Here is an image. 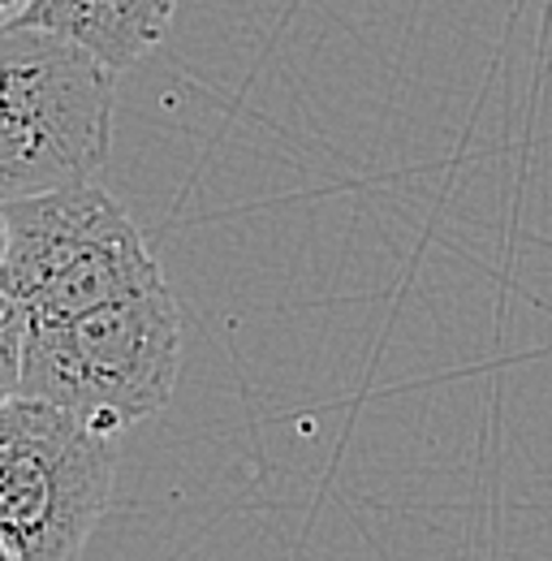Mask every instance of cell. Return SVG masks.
Listing matches in <instances>:
<instances>
[{
	"mask_svg": "<svg viewBox=\"0 0 552 561\" xmlns=\"http://www.w3.org/2000/svg\"><path fill=\"white\" fill-rule=\"evenodd\" d=\"M177 371L182 316L156 280L66 320H31L18 393L122 436L173 398Z\"/></svg>",
	"mask_w": 552,
	"mask_h": 561,
	"instance_id": "obj_1",
	"label": "cell"
},
{
	"mask_svg": "<svg viewBox=\"0 0 552 561\" xmlns=\"http://www.w3.org/2000/svg\"><path fill=\"white\" fill-rule=\"evenodd\" d=\"M117 70L39 26L0 31V204L82 186L113 147Z\"/></svg>",
	"mask_w": 552,
	"mask_h": 561,
	"instance_id": "obj_2",
	"label": "cell"
},
{
	"mask_svg": "<svg viewBox=\"0 0 552 561\" xmlns=\"http://www.w3.org/2000/svg\"><path fill=\"white\" fill-rule=\"evenodd\" d=\"M117 432L39 398L0 402V549L9 561H78L117 476Z\"/></svg>",
	"mask_w": 552,
	"mask_h": 561,
	"instance_id": "obj_3",
	"label": "cell"
},
{
	"mask_svg": "<svg viewBox=\"0 0 552 561\" xmlns=\"http://www.w3.org/2000/svg\"><path fill=\"white\" fill-rule=\"evenodd\" d=\"M0 208L9 220L0 289L22 302L26 324L66 320L164 280L138 225L95 182L9 199Z\"/></svg>",
	"mask_w": 552,
	"mask_h": 561,
	"instance_id": "obj_4",
	"label": "cell"
},
{
	"mask_svg": "<svg viewBox=\"0 0 552 561\" xmlns=\"http://www.w3.org/2000/svg\"><path fill=\"white\" fill-rule=\"evenodd\" d=\"M173 13L177 0H31L13 26L53 31L122 73L169 35Z\"/></svg>",
	"mask_w": 552,
	"mask_h": 561,
	"instance_id": "obj_5",
	"label": "cell"
},
{
	"mask_svg": "<svg viewBox=\"0 0 552 561\" xmlns=\"http://www.w3.org/2000/svg\"><path fill=\"white\" fill-rule=\"evenodd\" d=\"M22 354H26V311L9 289H0V402L18 398Z\"/></svg>",
	"mask_w": 552,
	"mask_h": 561,
	"instance_id": "obj_6",
	"label": "cell"
},
{
	"mask_svg": "<svg viewBox=\"0 0 552 561\" xmlns=\"http://www.w3.org/2000/svg\"><path fill=\"white\" fill-rule=\"evenodd\" d=\"M26 4H31V0H0V31L13 26V22L26 13Z\"/></svg>",
	"mask_w": 552,
	"mask_h": 561,
	"instance_id": "obj_7",
	"label": "cell"
},
{
	"mask_svg": "<svg viewBox=\"0 0 552 561\" xmlns=\"http://www.w3.org/2000/svg\"><path fill=\"white\" fill-rule=\"evenodd\" d=\"M9 255V220H4V208H0V264Z\"/></svg>",
	"mask_w": 552,
	"mask_h": 561,
	"instance_id": "obj_8",
	"label": "cell"
}]
</instances>
